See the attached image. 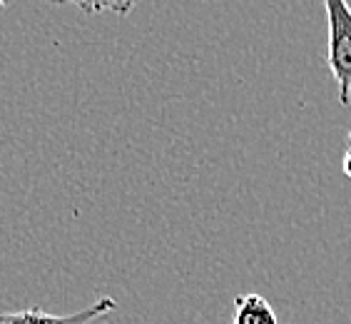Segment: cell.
Returning <instances> with one entry per match:
<instances>
[{
    "label": "cell",
    "mask_w": 351,
    "mask_h": 324,
    "mask_svg": "<svg viewBox=\"0 0 351 324\" xmlns=\"http://www.w3.org/2000/svg\"><path fill=\"white\" fill-rule=\"evenodd\" d=\"M329 25V70L339 85V100H351V5L346 0H324Z\"/></svg>",
    "instance_id": "cell-1"
},
{
    "label": "cell",
    "mask_w": 351,
    "mask_h": 324,
    "mask_svg": "<svg viewBox=\"0 0 351 324\" xmlns=\"http://www.w3.org/2000/svg\"><path fill=\"white\" fill-rule=\"evenodd\" d=\"M117 302L112 297L95 299L90 307L73 314H50L43 310H21V312H0V324H93L95 319L105 317L115 310Z\"/></svg>",
    "instance_id": "cell-2"
},
{
    "label": "cell",
    "mask_w": 351,
    "mask_h": 324,
    "mask_svg": "<svg viewBox=\"0 0 351 324\" xmlns=\"http://www.w3.org/2000/svg\"><path fill=\"white\" fill-rule=\"evenodd\" d=\"M232 324H279L277 312L262 294H242L234 299Z\"/></svg>",
    "instance_id": "cell-3"
},
{
    "label": "cell",
    "mask_w": 351,
    "mask_h": 324,
    "mask_svg": "<svg viewBox=\"0 0 351 324\" xmlns=\"http://www.w3.org/2000/svg\"><path fill=\"white\" fill-rule=\"evenodd\" d=\"M55 3L75 5L88 15H102V13L128 15L132 8H137V3H142V0H55Z\"/></svg>",
    "instance_id": "cell-4"
},
{
    "label": "cell",
    "mask_w": 351,
    "mask_h": 324,
    "mask_svg": "<svg viewBox=\"0 0 351 324\" xmlns=\"http://www.w3.org/2000/svg\"><path fill=\"white\" fill-rule=\"evenodd\" d=\"M344 172L351 180V132H349V148H346V152H344Z\"/></svg>",
    "instance_id": "cell-5"
},
{
    "label": "cell",
    "mask_w": 351,
    "mask_h": 324,
    "mask_svg": "<svg viewBox=\"0 0 351 324\" xmlns=\"http://www.w3.org/2000/svg\"><path fill=\"white\" fill-rule=\"evenodd\" d=\"M8 3H10V0H0V13H3V10H5V5Z\"/></svg>",
    "instance_id": "cell-6"
}]
</instances>
